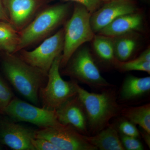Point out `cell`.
<instances>
[{"mask_svg":"<svg viewBox=\"0 0 150 150\" xmlns=\"http://www.w3.org/2000/svg\"><path fill=\"white\" fill-rule=\"evenodd\" d=\"M34 132L14 122H5L0 129V141L15 150H35L31 144Z\"/></svg>","mask_w":150,"mask_h":150,"instance_id":"cell-13","label":"cell"},{"mask_svg":"<svg viewBox=\"0 0 150 150\" xmlns=\"http://www.w3.org/2000/svg\"><path fill=\"white\" fill-rule=\"evenodd\" d=\"M64 46V28L46 38L31 51L21 50L20 58L30 66L48 76L49 70L56 57L62 54Z\"/></svg>","mask_w":150,"mask_h":150,"instance_id":"cell-7","label":"cell"},{"mask_svg":"<svg viewBox=\"0 0 150 150\" xmlns=\"http://www.w3.org/2000/svg\"><path fill=\"white\" fill-rule=\"evenodd\" d=\"M103 4L104 3L109 2L111 1H114V0H99Z\"/></svg>","mask_w":150,"mask_h":150,"instance_id":"cell-29","label":"cell"},{"mask_svg":"<svg viewBox=\"0 0 150 150\" xmlns=\"http://www.w3.org/2000/svg\"><path fill=\"white\" fill-rule=\"evenodd\" d=\"M14 121L32 123L41 129L58 126L56 111L34 106L17 98H13L4 110Z\"/></svg>","mask_w":150,"mask_h":150,"instance_id":"cell-8","label":"cell"},{"mask_svg":"<svg viewBox=\"0 0 150 150\" xmlns=\"http://www.w3.org/2000/svg\"><path fill=\"white\" fill-rule=\"evenodd\" d=\"M115 87L95 93L81 87L78 82L76 83L77 94L86 114L90 135L97 134L110 124L112 118L120 115L123 106L118 102Z\"/></svg>","mask_w":150,"mask_h":150,"instance_id":"cell-1","label":"cell"},{"mask_svg":"<svg viewBox=\"0 0 150 150\" xmlns=\"http://www.w3.org/2000/svg\"><path fill=\"white\" fill-rule=\"evenodd\" d=\"M65 67V74L95 90L100 91L115 86L102 76L90 51L86 47L78 49Z\"/></svg>","mask_w":150,"mask_h":150,"instance_id":"cell-5","label":"cell"},{"mask_svg":"<svg viewBox=\"0 0 150 150\" xmlns=\"http://www.w3.org/2000/svg\"><path fill=\"white\" fill-rule=\"evenodd\" d=\"M133 33L112 38L116 60L125 62L132 56L137 45V39L132 35Z\"/></svg>","mask_w":150,"mask_h":150,"instance_id":"cell-19","label":"cell"},{"mask_svg":"<svg viewBox=\"0 0 150 150\" xmlns=\"http://www.w3.org/2000/svg\"><path fill=\"white\" fill-rule=\"evenodd\" d=\"M91 144L100 150H125L115 123H110L94 135L84 136Z\"/></svg>","mask_w":150,"mask_h":150,"instance_id":"cell-16","label":"cell"},{"mask_svg":"<svg viewBox=\"0 0 150 150\" xmlns=\"http://www.w3.org/2000/svg\"><path fill=\"white\" fill-rule=\"evenodd\" d=\"M115 68L122 72L141 71L150 74V48H147L136 59L129 61L115 60Z\"/></svg>","mask_w":150,"mask_h":150,"instance_id":"cell-21","label":"cell"},{"mask_svg":"<svg viewBox=\"0 0 150 150\" xmlns=\"http://www.w3.org/2000/svg\"><path fill=\"white\" fill-rule=\"evenodd\" d=\"M122 118L118 121L119 122L115 123L118 132L125 136L139 138L141 135L136 125L125 118Z\"/></svg>","mask_w":150,"mask_h":150,"instance_id":"cell-22","label":"cell"},{"mask_svg":"<svg viewBox=\"0 0 150 150\" xmlns=\"http://www.w3.org/2000/svg\"><path fill=\"white\" fill-rule=\"evenodd\" d=\"M137 7L134 1L114 0L104 3L91 13L90 23L95 34L118 17L136 12Z\"/></svg>","mask_w":150,"mask_h":150,"instance_id":"cell-10","label":"cell"},{"mask_svg":"<svg viewBox=\"0 0 150 150\" xmlns=\"http://www.w3.org/2000/svg\"><path fill=\"white\" fill-rule=\"evenodd\" d=\"M10 23L19 32L38 13L40 0H3Z\"/></svg>","mask_w":150,"mask_h":150,"instance_id":"cell-12","label":"cell"},{"mask_svg":"<svg viewBox=\"0 0 150 150\" xmlns=\"http://www.w3.org/2000/svg\"><path fill=\"white\" fill-rule=\"evenodd\" d=\"M150 93V77H138L129 75L124 79L119 92V103H132L149 95Z\"/></svg>","mask_w":150,"mask_h":150,"instance_id":"cell-14","label":"cell"},{"mask_svg":"<svg viewBox=\"0 0 150 150\" xmlns=\"http://www.w3.org/2000/svg\"><path fill=\"white\" fill-rule=\"evenodd\" d=\"M120 140L125 150H143L144 146L139 138L125 136L119 133Z\"/></svg>","mask_w":150,"mask_h":150,"instance_id":"cell-24","label":"cell"},{"mask_svg":"<svg viewBox=\"0 0 150 150\" xmlns=\"http://www.w3.org/2000/svg\"><path fill=\"white\" fill-rule=\"evenodd\" d=\"M131 1H134V0H131Z\"/></svg>","mask_w":150,"mask_h":150,"instance_id":"cell-30","label":"cell"},{"mask_svg":"<svg viewBox=\"0 0 150 150\" xmlns=\"http://www.w3.org/2000/svg\"><path fill=\"white\" fill-rule=\"evenodd\" d=\"M91 13L85 6L76 3L71 18L64 29V46L60 68H64L71 57L82 44L92 41L95 33L90 23Z\"/></svg>","mask_w":150,"mask_h":150,"instance_id":"cell-4","label":"cell"},{"mask_svg":"<svg viewBox=\"0 0 150 150\" xmlns=\"http://www.w3.org/2000/svg\"><path fill=\"white\" fill-rule=\"evenodd\" d=\"M81 4L85 6L91 13L96 11L102 6L103 3L99 0H67Z\"/></svg>","mask_w":150,"mask_h":150,"instance_id":"cell-26","label":"cell"},{"mask_svg":"<svg viewBox=\"0 0 150 150\" xmlns=\"http://www.w3.org/2000/svg\"><path fill=\"white\" fill-rule=\"evenodd\" d=\"M0 21L10 23L9 19L3 0H0Z\"/></svg>","mask_w":150,"mask_h":150,"instance_id":"cell-27","label":"cell"},{"mask_svg":"<svg viewBox=\"0 0 150 150\" xmlns=\"http://www.w3.org/2000/svg\"><path fill=\"white\" fill-rule=\"evenodd\" d=\"M35 138L48 140L60 150H97L72 127L61 124L34 132Z\"/></svg>","mask_w":150,"mask_h":150,"instance_id":"cell-9","label":"cell"},{"mask_svg":"<svg viewBox=\"0 0 150 150\" xmlns=\"http://www.w3.org/2000/svg\"><path fill=\"white\" fill-rule=\"evenodd\" d=\"M6 54L3 67L7 78L19 93L37 104L39 90L43 87V79L46 75L14 54Z\"/></svg>","mask_w":150,"mask_h":150,"instance_id":"cell-2","label":"cell"},{"mask_svg":"<svg viewBox=\"0 0 150 150\" xmlns=\"http://www.w3.org/2000/svg\"><path fill=\"white\" fill-rule=\"evenodd\" d=\"M31 144L35 150H60L53 143L43 138L34 137L31 139Z\"/></svg>","mask_w":150,"mask_h":150,"instance_id":"cell-25","label":"cell"},{"mask_svg":"<svg viewBox=\"0 0 150 150\" xmlns=\"http://www.w3.org/2000/svg\"><path fill=\"white\" fill-rule=\"evenodd\" d=\"M19 40L18 31L9 22L0 21V50L8 54H14Z\"/></svg>","mask_w":150,"mask_h":150,"instance_id":"cell-20","label":"cell"},{"mask_svg":"<svg viewBox=\"0 0 150 150\" xmlns=\"http://www.w3.org/2000/svg\"><path fill=\"white\" fill-rule=\"evenodd\" d=\"M142 14L136 12L118 17L96 34L111 38L139 30L143 25Z\"/></svg>","mask_w":150,"mask_h":150,"instance_id":"cell-15","label":"cell"},{"mask_svg":"<svg viewBox=\"0 0 150 150\" xmlns=\"http://www.w3.org/2000/svg\"><path fill=\"white\" fill-rule=\"evenodd\" d=\"M62 54L56 57L48 74V81L45 87L39 90L43 108L56 110L67 100L77 95L76 83L73 80H64L60 73Z\"/></svg>","mask_w":150,"mask_h":150,"instance_id":"cell-6","label":"cell"},{"mask_svg":"<svg viewBox=\"0 0 150 150\" xmlns=\"http://www.w3.org/2000/svg\"><path fill=\"white\" fill-rule=\"evenodd\" d=\"M55 111L59 123L71 126L82 135L89 136L85 110L77 94Z\"/></svg>","mask_w":150,"mask_h":150,"instance_id":"cell-11","label":"cell"},{"mask_svg":"<svg viewBox=\"0 0 150 150\" xmlns=\"http://www.w3.org/2000/svg\"><path fill=\"white\" fill-rule=\"evenodd\" d=\"M69 4L51 6L37 13L32 21L19 32L16 52L43 40L64 21L69 11Z\"/></svg>","mask_w":150,"mask_h":150,"instance_id":"cell-3","label":"cell"},{"mask_svg":"<svg viewBox=\"0 0 150 150\" xmlns=\"http://www.w3.org/2000/svg\"><path fill=\"white\" fill-rule=\"evenodd\" d=\"M0 149H1V148H0Z\"/></svg>","mask_w":150,"mask_h":150,"instance_id":"cell-31","label":"cell"},{"mask_svg":"<svg viewBox=\"0 0 150 150\" xmlns=\"http://www.w3.org/2000/svg\"><path fill=\"white\" fill-rule=\"evenodd\" d=\"M120 115L150 133V103L138 106H123Z\"/></svg>","mask_w":150,"mask_h":150,"instance_id":"cell-17","label":"cell"},{"mask_svg":"<svg viewBox=\"0 0 150 150\" xmlns=\"http://www.w3.org/2000/svg\"><path fill=\"white\" fill-rule=\"evenodd\" d=\"M139 128L140 129L139 130L140 135H142V138L144 140L146 144L148 145L149 148H150V133H148L141 127H139Z\"/></svg>","mask_w":150,"mask_h":150,"instance_id":"cell-28","label":"cell"},{"mask_svg":"<svg viewBox=\"0 0 150 150\" xmlns=\"http://www.w3.org/2000/svg\"><path fill=\"white\" fill-rule=\"evenodd\" d=\"M92 41L95 52L101 62L113 66L116 59L114 55L113 38L95 34Z\"/></svg>","mask_w":150,"mask_h":150,"instance_id":"cell-18","label":"cell"},{"mask_svg":"<svg viewBox=\"0 0 150 150\" xmlns=\"http://www.w3.org/2000/svg\"><path fill=\"white\" fill-rule=\"evenodd\" d=\"M13 99V94L6 84L0 79V111L4 112Z\"/></svg>","mask_w":150,"mask_h":150,"instance_id":"cell-23","label":"cell"}]
</instances>
